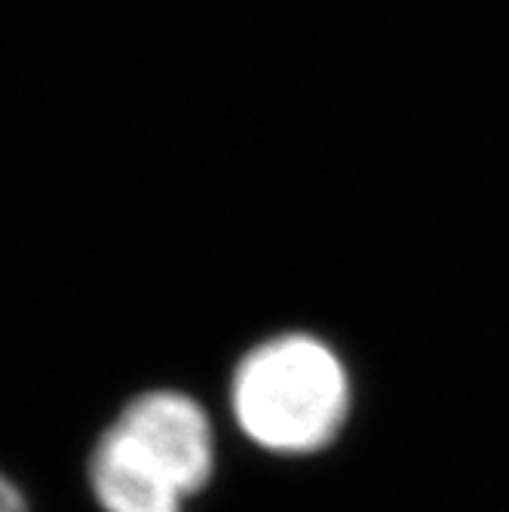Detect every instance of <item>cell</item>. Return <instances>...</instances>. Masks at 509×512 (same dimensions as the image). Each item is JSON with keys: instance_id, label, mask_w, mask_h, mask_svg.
<instances>
[{"instance_id": "3957f363", "label": "cell", "mask_w": 509, "mask_h": 512, "mask_svg": "<svg viewBox=\"0 0 509 512\" xmlns=\"http://www.w3.org/2000/svg\"><path fill=\"white\" fill-rule=\"evenodd\" d=\"M0 512H28L22 491L7 476H0Z\"/></svg>"}, {"instance_id": "6da1fadb", "label": "cell", "mask_w": 509, "mask_h": 512, "mask_svg": "<svg viewBox=\"0 0 509 512\" xmlns=\"http://www.w3.org/2000/svg\"><path fill=\"white\" fill-rule=\"evenodd\" d=\"M212 470L209 414L172 390L132 399L89 460L92 491L105 512H181L184 500L209 485Z\"/></svg>"}, {"instance_id": "7a4b0ae2", "label": "cell", "mask_w": 509, "mask_h": 512, "mask_svg": "<svg viewBox=\"0 0 509 512\" xmlns=\"http://www.w3.org/2000/svg\"><path fill=\"white\" fill-rule=\"evenodd\" d=\"M230 408L255 445L276 454H313L335 442L347 421V368L329 344L280 335L237 365Z\"/></svg>"}]
</instances>
